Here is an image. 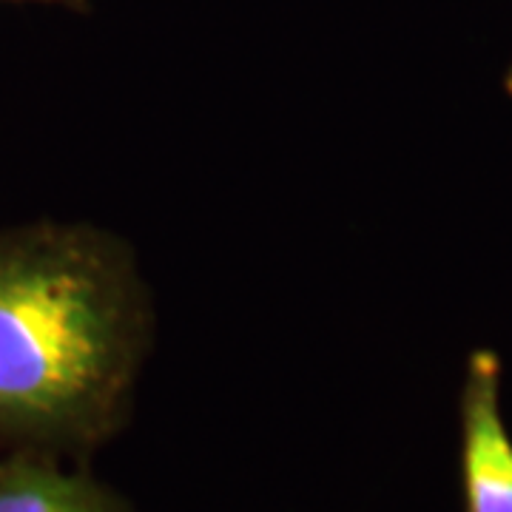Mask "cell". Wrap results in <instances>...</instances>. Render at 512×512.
I'll list each match as a JSON object with an SVG mask.
<instances>
[{
    "instance_id": "cell-3",
    "label": "cell",
    "mask_w": 512,
    "mask_h": 512,
    "mask_svg": "<svg viewBox=\"0 0 512 512\" xmlns=\"http://www.w3.org/2000/svg\"><path fill=\"white\" fill-rule=\"evenodd\" d=\"M0 512H131L92 476L63 470L57 456L12 450L0 458Z\"/></svg>"
},
{
    "instance_id": "cell-1",
    "label": "cell",
    "mask_w": 512,
    "mask_h": 512,
    "mask_svg": "<svg viewBox=\"0 0 512 512\" xmlns=\"http://www.w3.org/2000/svg\"><path fill=\"white\" fill-rule=\"evenodd\" d=\"M148 305L123 242L89 225L0 231V444L83 453L126 416Z\"/></svg>"
},
{
    "instance_id": "cell-2",
    "label": "cell",
    "mask_w": 512,
    "mask_h": 512,
    "mask_svg": "<svg viewBox=\"0 0 512 512\" xmlns=\"http://www.w3.org/2000/svg\"><path fill=\"white\" fill-rule=\"evenodd\" d=\"M464 512H512V436L501 413V359L476 350L461 390Z\"/></svg>"
},
{
    "instance_id": "cell-5",
    "label": "cell",
    "mask_w": 512,
    "mask_h": 512,
    "mask_svg": "<svg viewBox=\"0 0 512 512\" xmlns=\"http://www.w3.org/2000/svg\"><path fill=\"white\" fill-rule=\"evenodd\" d=\"M504 89H507V94L512 97V63L510 69H507V77H504Z\"/></svg>"
},
{
    "instance_id": "cell-4",
    "label": "cell",
    "mask_w": 512,
    "mask_h": 512,
    "mask_svg": "<svg viewBox=\"0 0 512 512\" xmlns=\"http://www.w3.org/2000/svg\"><path fill=\"white\" fill-rule=\"evenodd\" d=\"M0 3H46V6H66L74 12H86L92 0H0Z\"/></svg>"
}]
</instances>
